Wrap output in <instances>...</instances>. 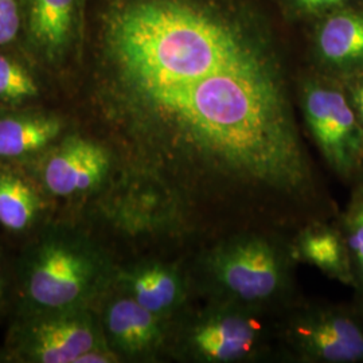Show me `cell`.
I'll return each mask as SVG.
<instances>
[{"mask_svg": "<svg viewBox=\"0 0 363 363\" xmlns=\"http://www.w3.org/2000/svg\"><path fill=\"white\" fill-rule=\"evenodd\" d=\"M94 267L74 247L49 244L40 249L27 281L28 296L43 308L62 310L91 289Z\"/></svg>", "mask_w": 363, "mask_h": 363, "instance_id": "obj_3", "label": "cell"}, {"mask_svg": "<svg viewBox=\"0 0 363 363\" xmlns=\"http://www.w3.org/2000/svg\"><path fill=\"white\" fill-rule=\"evenodd\" d=\"M38 96V85L22 65L0 55V101L22 103Z\"/></svg>", "mask_w": 363, "mask_h": 363, "instance_id": "obj_16", "label": "cell"}, {"mask_svg": "<svg viewBox=\"0 0 363 363\" xmlns=\"http://www.w3.org/2000/svg\"><path fill=\"white\" fill-rule=\"evenodd\" d=\"M58 118L42 115L0 118V157H19L37 152L60 135Z\"/></svg>", "mask_w": 363, "mask_h": 363, "instance_id": "obj_12", "label": "cell"}, {"mask_svg": "<svg viewBox=\"0 0 363 363\" xmlns=\"http://www.w3.org/2000/svg\"><path fill=\"white\" fill-rule=\"evenodd\" d=\"M105 322L113 343L127 354L151 350L160 339L156 313L132 296L116 300L106 312Z\"/></svg>", "mask_w": 363, "mask_h": 363, "instance_id": "obj_11", "label": "cell"}, {"mask_svg": "<svg viewBox=\"0 0 363 363\" xmlns=\"http://www.w3.org/2000/svg\"><path fill=\"white\" fill-rule=\"evenodd\" d=\"M318 48L328 65L355 72L363 69V13L345 10L330 15L320 27Z\"/></svg>", "mask_w": 363, "mask_h": 363, "instance_id": "obj_10", "label": "cell"}, {"mask_svg": "<svg viewBox=\"0 0 363 363\" xmlns=\"http://www.w3.org/2000/svg\"><path fill=\"white\" fill-rule=\"evenodd\" d=\"M28 357L42 363H76L97 347V334L84 315H61L38 322L26 337Z\"/></svg>", "mask_w": 363, "mask_h": 363, "instance_id": "obj_7", "label": "cell"}, {"mask_svg": "<svg viewBox=\"0 0 363 363\" xmlns=\"http://www.w3.org/2000/svg\"><path fill=\"white\" fill-rule=\"evenodd\" d=\"M130 284L132 298L154 313L169 310L181 294L178 277L162 267H150L135 273Z\"/></svg>", "mask_w": 363, "mask_h": 363, "instance_id": "obj_15", "label": "cell"}, {"mask_svg": "<svg viewBox=\"0 0 363 363\" xmlns=\"http://www.w3.org/2000/svg\"><path fill=\"white\" fill-rule=\"evenodd\" d=\"M76 10L77 0H28V37L46 58H58L70 46Z\"/></svg>", "mask_w": 363, "mask_h": 363, "instance_id": "obj_8", "label": "cell"}, {"mask_svg": "<svg viewBox=\"0 0 363 363\" xmlns=\"http://www.w3.org/2000/svg\"><path fill=\"white\" fill-rule=\"evenodd\" d=\"M108 169L105 148L91 140L69 138L46 160L43 182L52 194L69 196L97 186Z\"/></svg>", "mask_w": 363, "mask_h": 363, "instance_id": "obj_5", "label": "cell"}, {"mask_svg": "<svg viewBox=\"0 0 363 363\" xmlns=\"http://www.w3.org/2000/svg\"><path fill=\"white\" fill-rule=\"evenodd\" d=\"M257 325L238 315H217L198 325L193 346L198 354L211 361H233L252 350Z\"/></svg>", "mask_w": 363, "mask_h": 363, "instance_id": "obj_9", "label": "cell"}, {"mask_svg": "<svg viewBox=\"0 0 363 363\" xmlns=\"http://www.w3.org/2000/svg\"><path fill=\"white\" fill-rule=\"evenodd\" d=\"M354 100H355L354 108H355L357 115L359 117L363 125V79L361 81V84L357 86V91L354 94Z\"/></svg>", "mask_w": 363, "mask_h": 363, "instance_id": "obj_21", "label": "cell"}, {"mask_svg": "<svg viewBox=\"0 0 363 363\" xmlns=\"http://www.w3.org/2000/svg\"><path fill=\"white\" fill-rule=\"evenodd\" d=\"M112 358H115L112 354H109L106 351H101V349H99V347H94L93 350L82 354L79 358H77L76 363L112 362V361H115Z\"/></svg>", "mask_w": 363, "mask_h": 363, "instance_id": "obj_20", "label": "cell"}, {"mask_svg": "<svg viewBox=\"0 0 363 363\" xmlns=\"http://www.w3.org/2000/svg\"><path fill=\"white\" fill-rule=\"evenodd\" d=\"M295 1L307 10H325V9H339L347 0H295Z\"/></svg>", "mask_w": 363, "mask_h": 363, "instance_id": "obj_19", "label": "cell"}, {"mask_svg": "<svg viewBox=\"0 0 363 363\" xmlns=\"http://www.w3.org/2000/svg\"><path fill=\"white\" fill-rule=\"evenodd\" d=\"M150 164L186 181L301 190L310 167L271 57L105 85Z\"/></svg>", "mask_w": 363, "mask_h": 363, "instance_id": "obj_1", "label": "cell"}, {"mask_svg": "<svg viewBox=\"0 0 363 363\" xmlns=\"http://www.w3.org/2000/svg\"><path fill=\"white\" fill-rule=\"evenodd\" d=\"M358 202H363V187H362V191H361V196H359V199H358Z\"/></svg>", "mask_w": 363, "mask_h": 363, "instance_id": "obj_23", "label": "cell"}, {"mask_svg": "<svg viewBox=\"0 0 363 363\" xmlns=\"http://www.w3.org/2000/svg\"><path fill=\"white\" fill-rule=\"evenodd\" d=\"M351 256H363V218L351 214L349 218V237L346 240Z\"/></svg>", "mask_w": 363, "mask_h": 363, "instance_id": "obj_18", "label": "cell"}, {"mask_svg": "<svg viewBox=\"0 0 363 363\" xmlns=\"http://www.w3.org/2000/svg\"><path fill=\"white\" fill-rule=\"evenodd\" d=\"M298 339L311 357L331 363L363 361V325L350 313L327 310L298 328Z\"/></svg>", "mask_w": 363, "mask_h": 363, "instance_id": "obj_6", "label": "cell"}, {"mask_svg": "<svg viewBox=\"0 0 363 363\" xmlns=\"http://www.w3.org/2000/svg\"><path fill=\"white\" fill-rule=\"evenodd\" d=\"M37 193L22 178L0 172V223L13 232L27 229L38 214Z\"/></svg>", "mask_w": 363, "mask_h": 363, "instance_id": "obj_14", "label": "cell"}, {"mask_svg": "<svg viewBox=\"0 0 363 363\" xmlns=\"http://www.w3.org/2000/svg\"><path fill=\"white\" fill-rule=\"evenodd\" d=\"M351 214H354V216H358V217L363 218V202H358V203H357V206L354 208V210H352V213H351Z\"/></svg>", "mask_w": 363, "mask_h": 363, "instance_id": "obj_22", "label": "cell"}, {"mask_svg": "<svg viewBox=\"0 0 363 363\" xmlns=\"http://www.w3.org/2000/svg\"><path fill=\"white\" fill-rule=\"evenodd\" d=\"M306 117L328 164L343 178L363 169V125L346 94L315 85L306 94Z\"/></svg>", "mask_w": 363, "mask_h": 363, "instance_id": "obj_2", "label": "cell"}, {"mask_svg": "<svg viewBox=\"0 0 363 363\" xmlns=\"http://www.w3.org/2000/svg\"><path fill=\"white\" fill-rule=\"evenodd\" d=\"M214 271L229 294L245 301L269 298L281 283L279 257L262 240L238 241L220 250Z\"/></svg>", "mask_w": 363, "mask_h": 363, "instance_id": "obj_4", "label": "cell"}, {"mask_svg": "<svg viewBox=\"0 0 363 363\" xmlns=\"http://www.w3.org/2000/svg\"><path fill=\"white\" fill-rule=\"evenodd\" d=\"M21 27V13L16 0H0V46L11 43Z\"/></svg>", "mask_w": 363, "mask_h": 363, "instance_id": "obj_17", "label": "cell"}, {"mask_svg": "<svg viewBox=\"0 0 363 363\" xmlns=\"http://www.w3.org/2000/svg\"><path fill=\"white\" fill-rule=\"evenodd\" d=\"M304 257L345 283L354 280L350 249L346 240L330 229H318L307 234L301 244Z\"/></svg>", "mask_w": 363, "mask_h": 363, "instance_id": "obj_13", "label": "cell"}]
</instances>
